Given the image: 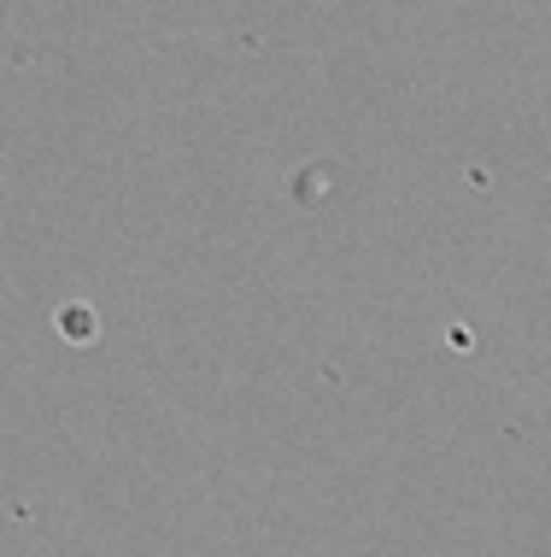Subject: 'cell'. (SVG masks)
Segmentation results:
<instances>
[]
</instances>
